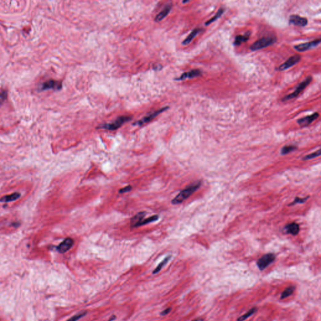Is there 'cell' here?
Returning <instances> with one entry per match:
<instances>
[{
  "instance_id": "1",
  "label": "cell",
  "mask_w": 321,
  "mask_h": 321,
  "mask_svg": "<svg viewBox=\"0 0 321 321\" xmlns=\"http://www.w3.org/2000/svg\"><path fill=\"white\" fill-rule=\"evenodd\" d=\"M201 184V181H196L192 183L185 189H183L180 192V193L176 196L172 201L171 203L172 204H181L185 200L188 198L191 195H192L194 192L197 191Z\"/></svg>"
},
{
  "instance_id": "2",
  "label": "cell",
  "mask_w": 321,
  "mask_h": 321,
  "mask_svg": "<svg viewBox=\"0 0 321 321\" xmlns=\"http://www.w3.org/2000/svg\"><path fill=\"white\" fill-rule=\"evenodd\" d=\"M276 42L277 37L275 36L265 37L254 42L250 47V50L253 52L257 51L274 45Z\"/></svg>"
},
{
  "instance_id": "3",
  "label": "cell",
  "mask_w": 321,
  "mask_h": 321,
  "mask_svg": "<svg viewBox=\"0 0 321 321\" xmlns=\"http://www.w3.org/2000/svg\"><path fill=\"white\" fill-rule=\"evenodd\" d=\"M131 116H120L115 121L112 122L111 123H106L99 125L97 129H106L109 131H115L119 127H121L124 124H125L127 122H129L131 121L132 119Z\"/></svg>"
},
{
  "instance_id": "4",
  "label": "cell",
  "mask_w": 321,
  "mask_h": 321,
  "mask_svg": "<svg viewBox=\"0 0 321 321\" xmlns=\"http://www.w3.org/2000/svg\"><path fill=\"white\" fill-rule=\"evenodd\" d=\"M312 77L311 75L307 76L306 77V78H305L303 80V81H302L299 84H298L296 89L292 93L284 96L282 99V102L288 101L292 100V99H295L297 97H298V95L310 84V83L312 82Z\"/></svg>"
},
{
  "instance_id": "5",
  "label": "cell",
  "mask_w": 321,
  "mask_h": 321,
  "mask_svg": "<svg viewBox=\"0 0 321 321\" xmlns=\"http://www.w3.org/2000/svg\"><path fill=\"white\" fill-rule=\"evenodd\" d=\"M275 260V255L274 253H267L262 256L260 258L258 261L256 262V265L259 267V270L262 271L265 269L269 265H270Z\"/></svg>"
},
{
  "instance_id": "6",
  "label": "cell",
  "mask_w": 321,
  "mask_h": 321,
  "mask_svg": "<svg viewBox=\"0 0 321 321\" xmlns=\"http://www.w3.org/2000/svg\"><path fill=\"white\" fill-rule=\"evenodd\" d=\"M168 109H169V107L166 106V107H164L163 108H161L160 109H159L156 111H154L153 112H151L150 114H148L146 116L144 117L142 119H141V120L136 122L135 123L133 124L134 125H139V126H141L144 124H147L149 122H151L152 120H153L155 117H156L159 114H160V113H162L163 112L166 110Z\"/></svg>"
},
{
  "instance_id": "7",
  "label": "cell",
  "mask_w": 321,
  "mask_h": 321,
  "mask_svg": "<svg viewBox=\"0 0 321 321\" xmlns=\"http://www.w3.org/2000/svg\"><path fill=\"white\" fill-rule=\"evenodd\" d=\"M320 43V38L315 39L312 42L300 43L294 46V49L299 52H304L313 49Z\"/></svg>"
},
{
  "instance_id": "8",
  "label": "cell",
  "mask_w": 321,
  "mask_h": 321,
  "mask_svg": "<svg viewBox=\"0 0 321 321\" xmlns=\"http://www.w3.org/2000/svg\"><path fill=\"white\" fill-rule=\"evenodd\" d=\"M300 60L301 57L300 55H294L288 58L283 63L281 64L279 67V70L284 71L290 69L291 67L297 64L300 61Z\"/></svg>"
},
{
  "instance_id": "9",
  "label": "cell",
  "mask_w": 321,
  "mask_h": 321,
  "mask_svg": "<svg viewBox=\"0 0 321 321\" xmlns=\"http://www.w3.org/2000/svg\"><path fill=\"white\" fill-rule=\"evenodd\" d=\"M290 25H294L299 27H304L308 24V20L297 14H292L288 19Z\"/></svg>"
},
{
  "instance_id": "10",
  "label": "cell",
  "mask_w": 321,
  "mask_h": 321,
  "mask_svg": "<svg viewBox=\"0 0 321 321\" xmlns=\"http://www.w3.org/2000/svg\"><path fill=\"white\" fill-rule=\"evenodd\" d=\"M319 117V114L318 112H314V114L309 115L307 116L303 117L302 118H300L297 121V124L301 127H307L310 124H311L313 122H314L315 120H317Z\"/></svg>"
},
{
  "instance_id": "11",
  "label": "cell",
  "mask_w": 321,
  "mask_h": 321,
  "mask_svg": "<svg viewBox=\"0 0 321 321\" xmlns=\"http://www.w3.org/2000/svg\"><path fill=\"white\" fill-rule=\"evenodd\" d=\"M74 241L72 238L68 237L64 240L57 247V251L60 253H64L69 251L73 246Z\"/></svg>"
},
{
  "instance_id": "12",
  "label": "cell",
  "mask_w": 321,
  "mask_h": 321,
  "mask_svg": "<svg viewBox=\"0 0 321 321\" xmlns=\"http://www.w3.org/2000/svg\"><path fill=\"white\" fill-rule=\"evenodd\" d=\"M201 75H202V72L200 70L192 69L189 72H186L183 73V74H181V75L180 77L175 78V80H177V81H182V80H184L185 79H191V78H194L196 77H198L201 76Z\"/></svg>"
},
{
  "instance_id": "13",
  "label": "cell",
  "mask_w": 321,
  "mask_h": 321,
  "mask_svg": "<svg viewBox=\"0 0 321 321\" xmlns=\"http://www.w3.org/2000/svg\"><path fill=\"white\" fill-rule=\"evenodd\" d=\"M62 87V84L60 81L55 80H49L48 81L44 82L42 85V90H47V89H55V90H60Z\"/></svg>"
},
{
  "instance_id": "14",
  "label": "cell",
  "mask_w": 321,
  "mask_h": 321,
  "mask_svg": "<svg viewBox=\"0 0 321 321\" xmlns=\"http://www.w3.org/2000/svg\"><path fill=\"white\" fill-rule=\"evenodd\" d=\"M146 215V212H141L134 215L131 220V227L137 228L140 227V224Z\"/></svg>"
},
{
  "instance_id": "15",
  "label": "cell",
  "mask_w": 321,
  "mask_h": 321,
  "mask_svg": "<svg viewBox=\"0 0 321 321\" xmlns=\"http://www.w3.org/2000/svg\"><path fill=\"white\" fill-rule=\"evenodd\" d=\"M284 229L286 231L287 233L291 234L294 236L297 235L300 231L299 225L297 223H295V222L288 224L287 225H286Z\"/></svg>"
},
{
  "instance_id": "16",
  "label": "cell",
  "mask_w": 321,
  "mask_h": 321,
  "mask_svg": "<svg viewBox=\"0 0 321 321\" xmlns=\"http://www.w3.org/2000/svg\"><path fill=\"white\" fill-rule=\"evenodd\" d=\"M250 35H251V32L250 31H248L244 35H239L236 36L235 38L233 45L235 46H239L241 44H242L243 43L247 42L250 39Z\"/></svg>"
},
{
  "instance_id": "17",
  "label": "cell",
  "mask_w": 321,
  "mask_h": 321,
  "mask_svg": "<svg viewBox=\"0 0 321 321\" xmlns=\"http://www.w3.org/2000/svg\"><path fill=\"white\" fill-rule=\"evenodd\" d=\"M172 8V5L171 4H169V5H167L165 8L163 10V11H160L155 18V22H160L162 21L164 18H165L168 14L169 13L171 10Z\"/></svg>"
},
{
  "instance_id": "18",
  "label": "cell",
  "mask_w": 321,
  "mask_h": 321,
  "mask_svg": "<svg viewBox=\"0 0 321 321\" xmlns=\"http://www.w3.org/2000/svg\"><path fill=\"white\" fill-rule=\"evenodd\" d=\"M201 31V28H196L194 30H192V31L189 34V35L183 40V42H182V44L183 45H188V44H189L192 42V40H193L200 33Z\"/></svg>"
},
{
  "instance_id": "19",
  "label": "cell",
  "mask_w": 321,
  "mask_h": 321,
  "mask_svg": "<svg viewBox=\"0 0 321 321\" xmlns=\"http://www.w3.org/2000/svg\"><path fill=\"white\" fill-rule=\"evenodd\" d=\"M20 196H21V194L20 193V192H13V193L11 195H6V196H3L1 199H0V201L3 202V203L11 202V201L18 200Z\"/></svg>"
},
{
  "instance_id": "20",
  "label": "cell",
  "mask_w": 321,
  "mask_h": 321,
  "mask_svg": "<svg viewBox=\"0 0 321 321\" xmlns=\"http://www.w3.org/2000/svg\"><path fill=\"white\" fill-rule=\"evenodd\" d=\"M224 11H225V9H224V8L221 7V8H219V10H218V11L216 12V13L215 14V15L214 16V17H212L211 19L208 20L207 22H206L204 23V25L205 26H209L210 24H212L213 22H216L217 20H218L220 18H221L222 17V15L224 13Z\"/></svg>"
},
{
  "instance_id": "21",
  "label": "cell",
  "mask_w": 321,
  "mask_h": 321,
  "mask_svg": "<svg viewBox=\"0 0 321 321\" xmlns=\"http://www.w3.org/2000/svg\"><path fill=\"white\" fill-rule=\"evenodd\" d=\"M171 256H166V257L160 262L157 266V267L154 270V271H153V274H157L158 272H159L160 270H161V269L168 264V262L169 261V260L171 259Z\"/></svg>"
},
{
  "instance_id": "22",
  "label": "cell",
  "mask_w": 321,
  "mask_h": 321,
  "mask_svg": "<svg viewBox=\"0 0 321 321\" xmlns=\"http://www.w3.org/2000/svg\"><path fill=\"white\" fill-rule=\"evenodd\" d=\"M256 311H257V308H256V307L252 308L247 313H245L243 315L240 316L239 318H238L237 321H244V320H245L246 319H248L252 315H253L256 312Z\"/></svg>"
},
{
  "instance_id": "23",
  "label": "cell",
  "mask_w": 321,
  "mask_h": 321,
  "mask_svg": "<svg viewBox=\"0 0 321 321\" xmlns=\"http://www.w3.org/2000/svg\"><path fill=\"white\" fill-rule=\"evenodd\" d=\"M295 289V287L294 286H290L287 287L286 289L281 294V296H280V299H284L288 297H289L290 295H291L294 291Z\"/></svg>"
},
{
  "instance_id": "24",
  "label": "cell",
  "mask_w": 321,
  "mask_h": 321,
  "mask_svg": "<svg viewBox=\"0 0 321 321\" xmlns=\"http://www.w3.org/2000/svg\"><path fill=\"white\" fill-rule=\"evenodd\" d=\"M295 149H297V146H294V145H287V146H283L282 148L280 153H281V154L285 155V154L290 153L291 152L295 151Z\"/></svg>"
},
{
  "instance_id": "25",
  "label": "cell",
  "mask_w": 321,
  "mask_h": 321,
  "mask_svg": "<svg viewBox=\"0 0 321 321\" xmlns=\"http://www.w3.org/2000/svg\"><path fill=\"white\" fill-rule=\"evenodd\" d=\"M158 219H159V216H158L157 215H153V216L149 217L148 218L144 219V220L142 221V222L141 223V224H140V227H141V226H144V225H146V224H149V223H152V222L156 221H157Z\"/></svg>"
},
{
  "instance_id": "26",
  "label": "cell",
  "mask_w": 321,
  "mask_h": 321,
  "mask_svg": "<svg viewBox=\"0 0 321 321\" xmlns=\"http://www.w3.org/2000/svg\"><path fill=\"white\" fill-rule=\"evenodd\" d=\"M87 314V312L86 311H82L81 312H80L78 314H77L75 315L72 316V317H70L69 319H68L66 321H77L80 319H81L82 317L85 316Z\"/></svg>"
},
{
  "instance_id": "27",
  "label": "cell",
  "mask_w": 321,
  "mask_h": 321,
  "mask_svg": "<svg viewBox=\"0 0 321 321\" xmlns=\"http://www.w3.org/2000/svg\"><path fill=\"white\" fill-rule=\"evenodd\" d=\"M320 155V150L319 149L316 152H314L312 154H310L309 155H307L306 156H304L303 157V160H309V159H313V158H315L316 157H318Z\"/></svg>"
},
{
  "instance_id": "28",
  "label": "cell",
  "mask_w": 321,
  "mask_h": 321,
  "mask_svg": "<svg viewBox=\"0 0 321 321\" xmlns=\"http://www.w3.org/2000/svg\"><path fill=\"white\" fill-rule=\"evenodd\" d=\"M309 197H307V198H299V197H296L294 200V201L289 204V206H292V205H294L296 203H303L305 201H306L307 200Z\"/></svg>"
},
{
  "instance_id": "29",
  "label": "cell",
  "mask_w": 321,
  "mask_h": 321,
  "mask_svg": "<svg viewBox=\"0 0 321 321\" xmlns=\"http://www.w3.org/2000/svg\"><path fill=\"white\" fill-rule=\"evenodd\" d=\"M133 189V187L130 185L129 186H127L123 188H121V189L119 190V192L120 194H123V193H125V192H129L130 191H131Z\"/></svg>"
},
{
  "instance_id": "30",
  "label": "cell",
  "mask_w": 321,
  "mask_h": 321,
  "mask_svg": "<svg viewBox=\"0 0 321 321\" xmlns=\"http://www.w3.org/2000/svg\"><path fill=\"white\" fill-rule=\"evenodd\" d=\"M171 308L166 309H164V311H163L161 312L160 313V315H161V316H165V315H168L171 312Z\"/></svg>"
},
{
  "instance_id": "31",
  "label": "cell",
  "mask_w": 321,
  "mask_h": 321,
  "mask_svg": "<svg viewBox=\"0 0 321 321\" xmlns=\"http://www.w3.org/2000/svg\"><path fill=\"white\" fill-rule=\"evenodd\" d=\"M116 315H112V316L111 317V318H110V319H109V320L108 321H112V320H114V319H116Z\"/></svg>"
},
{
  "instance_id": "32",
  "label": "cell",
  "mask_w": 321,
  "mask_h": 321,
  "mask_svg": "<svg viewBox=\"0 0 321 321\" xmlns=\"http://www.w3.org/2000/svg\"><path fill=\"white\" fill-rule=\"evenodd\" d=\"M192 321H204V320L203 319H201V318H198V319H196L192 320Z\"/></svg>"
},
{
  "instance_id": "33",
  "label": "cell",
  "mask_w": 321,
  "mask_h": 321,
  "mask_svg": "<svg viewBox=\"0 0 321 321\" xmlns=\"http://www.w3.org/2000/svg\"><path fill=\"white\" fill-rule=\"evenodd\" d=\"M189 1H183V3H189Z\"/></svg>"
},
{
  "instance_id": "34",
  "label": "cell",
  "mask_w": 321,
  "mask_h": 321,
  "mask_svg": "<svg viewBox=\"0 0 321 321\" xmlns=\"http://www.w3.org/2000/svg\"><path fill=\"white\" fill-rule=\"evenodd\" d=\"M1 105H2V102H0V106H1Z\"/></svg>"
}]
</instances>
